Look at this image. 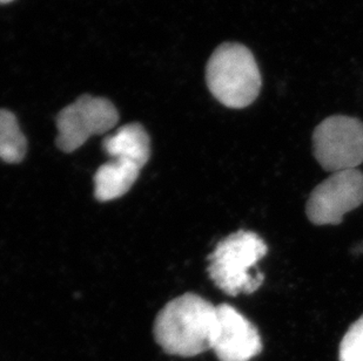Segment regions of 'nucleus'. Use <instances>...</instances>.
I'll use <instances>...</instances> for the list:
<instances>
[{
	"label": "nucleus",
	"instance_id": "obj_12",
	"mask_svg": "<svg viewBox=\"0 0 363 361\" xmlns=\"http://www.w3.org/2000/svg\"><path fill=\"white\" fill-rule=\"evenodd\" d=\"M13 1V0H0V4H7Z\"/></svg>",
	"mask_w": 363,
	"mask_h": 361
},
{
	"label": "nucleus",
	"instance_id": "obj_10",
	"mask_svg": "<svg viewBox=\"0 0 363 361\" xmlns=\"http://www.w3.org/2000/svg\"><path fill=\"white\" fill-rule=\"evenodd\" d=\"M28 151V141L17 118L6 109H0V160L19 164Z\"/></svg>",
	"mask_w": 363,
	"mask_h": 361
},
{
	"label": "nucleus",
	"instance_id": "obj_2",
	"mask_svg": "<svg viewBox=\"0 0 363 361\" xmlns=\"http://www.w3.org/2000/svg\"><path fill=\"white\" fill-rule=\"evenodd\" d=\"M267 253V244L260 236L239 230L218 243L209 255L207 271L216 287L227 294H250L264 283V273L252 270Z\"/></svg>",
	"mask_w": 363,
	"mask_h": 361
},
{
	"label": "nucleus",
	"instance_id": "obj_3",
	"mask_svg": "<svg viewBox=\"0 0 363 361\" xmlns=\"http://www.w3.org/2000/svg\"><path fill=\"white\" fill-rule=\"evenodd\" d=\"M209 92L228 108L248 107L260 94L261 74L253 53L241 44L220 45L206 67Z\"/></svg>",
	"mask_w": 363,
	"mask_h": 361
},
{
	"label": "nucleus",
	"instance_id": "obj_5",
	"mask_svg": "<svg viewBox=\"0 0 363 361\" xmlns=\"http://www.w3.org/2000/svg\"><path fill=\"white\" fill-rule=\"evenodd\" d=\"M119 113L113 103L104 98L82 96L57 116V147L65 153L79 149L93 135L113 130Z\"/></svg>",
	"mask_w": 363,
	"mask_h": 361
},
{
	"label": "nucleus",
	"instance_id": "obj_9",
	"mask_svg": "<svg viewBox=\"0 0 363 361\" xmlns=\"http://www.w3.org/2000/svg\"><path fill=\"white\" fill-rule=\"evenodd\" d=\"M103 148L112 159L132 161L145 167L151 157V140L140 123L121 127L103 141Z\"/></svg>",
	"mask_w": 363,
	"mask_h": 361
},
{
	"label": "nucleus",
	"instance_id": "obj_11",
	"mask_svg": "<svg viewBox=\"0 0 363 361\" xmlns=\"http://www.w3.org/2000/svg\"><path fill=\"white\" fill-rule=\"evenodd\" d=\"M340 361H363V316L343 337L339 350Z\"/></svg>",
	"mask_w": 363,
	"mask_h": 361
},
{
	"label": "nucleus",
	"instance_id": "obj_6",
	"mask_svg": "<svg viewBox=\"0 0 363 361\" xmlns=\"http://www.w3.org/2000/svg\"><path fill=\"white\" fill-rule=\"evenodd\" d=\"M363 203V174L359 169L333 173L309 195L306 214L316 225H336Z\"/></svg>",
	"mask_w": 363,
	"mask_h": 361
},
{
	"label": "nucleus",
	"instance_id": "obj_7",
	"mask_svg": "<svg viewBox=\"0 0 363 361\" xmlns=\"http://www.w3.org/2000/svg\"><path fill=\"white\" fill-rule=\"evenodd\" d=\"M218 324L212 350L220 361H250L262 352V340L254 326L228 304L216 306Z\"/></svg>",
	"mask_w": 363,
	"mask_h": 361
},
{
	"label": "nucleus",
	"instance_id": "obj_8",
	"mask_svg": "<svg viewBox=\"0 0 363 361\" xmlns=\"http://www.w3.org/2000/svg\"><path fill=\"white\" fill-rule=\"evenodd\" d=\"M143 168L132 161L112 159L94 175V196L100 202L113 201L133 187Z\"/></svg>",
	"mask_w": 363,
	"mask_h": 361
},
{
	"label": "nucleus",
	"instance_id": "obj_1",
	"mask_svg": "<svg viewBox=\"0 0 363 361\" xmlns=\"http://www.w3.org/2000/svg\"><path fill=\"white\" fill-rule=\"evenodd\" d=\"M216 324V306L196 293H185L162 307L153 334L167 355L191 358L212 350Z\"/></svg>",
	"mask_w": 363,
	"mask_h": 361
},
{
	"label": "nucleus",
	"instance_id": "obj_4",
	"mask_svg": "<svg viewBox=\"0 0 363 361\" xmlns=\"http://www.w3.org/2000/svg\"><path fill=\"white\" fill-rule=\"evenodd\" d=\"M313 150L325 171L357 169L363 164V123L350 116H329L313 133Z\"/></svg>",
	"mask_w": 363,
	"mask_h": 361
}]
</instances>
